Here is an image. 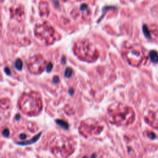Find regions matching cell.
<instances>
[{"instance_id":"1","label":"cell","mask_w":158,"mask_h":158,"mask_svg":"<svg viewBox=\"0 0 158 158\" xmlns=\"http://www.w3.org/2000/svg\"><path fill=\"white\" fill-rule=\"evenodd\" d=\"M109 118L110 122L119 125H126L131 123L135 119V113L131 107L117 106L108 110Z\"/></svg>"},{"instance_id":"2","label":"cell","mask_w":158,"mask_h":158,"mask_svg":"<svg viewBox=\"0 0 158 158\" xmlns=\"http://www.w3.org/2000/svg\"><path fill=\"white\" fill-rule=\"evenodd\" d=\"M19 107L27 114H37L42 107L40 96L35 92L23 94L19 101Z\"/></svg>"},{"instance_id":"3","label":"cell","mask_w":158,"mask_h":158,"mask_svg":"<svg viewBox=\"0 0 158 158\" xmlns=\"http://www.w3.org/2000/svg\"><path fill=\"white\" fill-rule=\"evenodd\" d=\"M75 52L81 59L87 61L95 60L98 56L96 49L86 40L79 41L75 44Z\"/></svg>"},{"instance_id":"4","label":"cell","mask_w":158,"mask_h":158,"mask_svg":"<svg viewBox=\"0 0 158 158\" xmlns=\"http://www.w3.org/2000/svg\"><path fill=\"white\" fill-rule=\"evenodd\" d=\"M125 57L131 65L139 66L146 59V55L141 46L133 45L127 49Z\"/></svg>"},{"instance_id":"5","label":"cell","mask_w":158,"mask_h":158,"mask_svg":"<svg viewBox=\"0 0 158 158\" xmlns=\"http://www.w3.org/2000/svg\"><path fill=\"white\" fill-rule=\"evenodd\" d=\"M35 33L38 38L44 40L46 44H51L55 40V31L54 28L47 23L38 25L35 27Z\"/></svg>"},{"instance_id":"6","label":"cell","mask_w":158,"mask_h":158,"mask_svg":"<svg viewBox=\"0 0 158 158\" xmlns=\"http://www.w3.org/2000/svg\"><path fill=\"white\" fill-rule=\"evenodd\" d=\"M45 64V59L40 55H36L29 59L28 67L31 72L38 73L43 70Z\"/></svg>"},{"instance_id":"7","label":"cell","mask_w":158,"mask_h":158,"mask_svg":"<svg viewBox=\"0 0 158 158\" xmlns=\"http://www.w3.org/2000/svg\"><path fill=\"white\" fill-rule=\"evenodd\" d=\"M146 122L151 127L158 129V110L150 111L145 116Z\"/></svg>"},{"instance_id":"8","label":"cell","mask_w":158,"mask_h":158,"mask_svg":"<svg viewBox=\"0 0 158 158\" xmlns=\"http://www.w3.org/2000/svg\"><path fill=\"white\" fill-rule=\"evenodd\" d=\"M11 14L12 16H14L17 19L20 20L22 18L23 14V9L20 5L15 6L11 9Z\"/></svg>"},{"instance_id":"9","label":"cell","mask_w":158,"mask_h":158,"mask_svg":"<svg viewBox=\"0 0 158 158\" xmlns=\"http://www.w3.org/2000/svg\"><path fill=\"white\" fill-rule=\"evenodd\" d=\"M40 9L41 15H47L48 14V6L46 2H41L40 6Z\"/></svg>"},{"instance_id":"10","label":"cell","mask_w":158,"mask_h":158,"mask_svg":"<svg viewBox=\"0 0 158 158\" xmlns=\"http://www.w3.org/2000/svg\"><path fill=\"white\" fill-rule=\"evenodd\" d=\"M149 56L151 61L152 62H158V54L155 51H151L149 52Z\"/></svg>"},{"instance_id":"11","label":"cell","mask_w":158,"mask_h":158,"mask_svg":"<svg viewBox=\"0 0 158 158\" xmlns=\"http://www.w3.org/2000/svg\"><path fill=\"white\" fill-rule=\"evenodd\" d=\"M56 122L57 124H58L59 126H60V127H62V128H65V129H67L68 127H69L68 124H67L65 122H64V120H57Z\"/></svg>"},{"instance_id":"12","label":"cell","mask_w":158,"mask_h":158,"mask_svg":"<svg viewBox=\"0 0 158 158\" xmlns=\"http://www.w3.org/2000/svg\"><path fill=\"white\" fill-rule=\"evenodd\" d=\"M15 67L17 68V69L18 70H21L22 68V66H23V62L20 59H18L16 60V61L15 62Z\"/></svg>"},{"instance_id":"13","label":"cell","mask_w":158,"mask_h":158,"mask_svg":"<svg viewBox=\"0 0 158 158\" xmlns=\"http://www.w3.org/2000/svg\"><path fill=\"white\" fill-rule=\"evenodd\" d=\"M72 69L71 68H67L65 71V76L66 77H70L72 74Z\"/></svg>"},{"instance_id":"14","label":"cell","mask_w":158,"mask_h":158,"mask_svg":"<svg viewBox=\"0 0 158 158\" xmlns=\"http://www.w3.org/2000/svg\"><path fill=\"white\" fill-rule=\"evenodd\" d=\"M143 31H144V33L145 35V36L147 37V38H150V35H149V30L148 29V27L145 25H144L143 27Z\"/></svg>"},{"instance_id":"15","label":"cell","mask_w":158,"mask_h":158,"mask_svg":"<svg viewBox=\"0 0 158 158\" xmlns=\"http://www.w3.org/2000/svg\"><path fill=\"white\" fill-rule=\"evenodd\" d=\"M52 69V64L50 62V63L48 64V66H47V68H46V70H47V71L49 72H50V71Z\"/></svg>"},{"instance_id":"16","label":"cell","mask_w":158,"mask_h":158,"mask_svg":"<svg viewBox=\"0 0 158 158\" xmlns=\"http://www.w3.org/2000/svg\"><path fill=\"white\" fill-rule=\"evenodd\" d=\"M2 135L4 136H7L9 135V130L7 129H4L2 131Z\"/></svg>"},{"instance_id":"17","label":"cell","mask_w":158,"mask_h":158,"mask_svg":"<svg viewBox=\"0 0 158 158\" xmlns=\"http://www.w3.org/2000/svg\"><path fill=\"white\" fill-rule=\"evenodd\" d=\"M59 78H58V77H57V76H56V77H54V78H53V81H54V82H55V83H57L58 81H59Z\"/></svg>"}]
</instances>
